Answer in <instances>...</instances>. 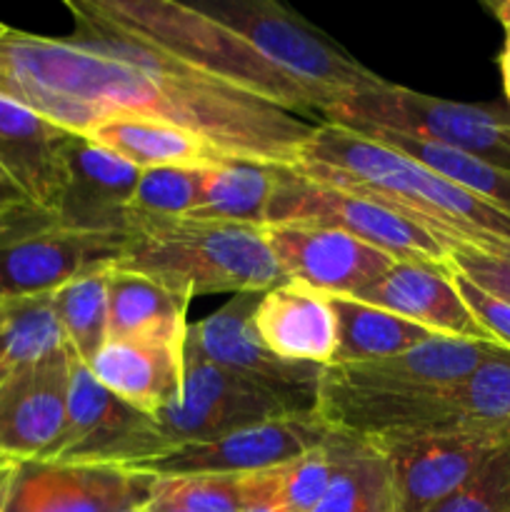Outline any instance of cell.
<instances>
[{
	"instance_id": "obj_1",
	"label": "cell",
	"mask_w": 510,
	"mask_h": 512,
	"mask_svg": "<svg viewBox=\"0 0 510 512\" xmlns=\"http://www.w3.org/2000/svg\"><path fill=\"white\" fill-rule=\"evenodd\" d=\"M65 10L68 38L0 35V98L80 138L108 120L145 118L190 130L233 160L298 163L315 123L133 38L85 0H65Z\"/></svg>"
},
{
	"instance_id": "obj_2",
	"label": "cell",
	"mask_w": 510,
	"mask_h": 512,
	"mask_svg": "<svg viewBox=\"0 0 510 512\" xmlns=\"http://www.w3.org/2000/svg\"><path fill=\"white\" fill-rule=\"evenodd\" d=\"M293 173L375 200L448 245L510 260V215L408 155L335 123H315Z\"/></svg>"
},
{
	"instance_id": "obj_3",
	"label": "cell",
	"mask_w": 510,
	"mask_h": 512,
	"mask_svg": "<svg viewBox=\"0 0 510 512\" xmlns=\"http://www.w3.org/2000/svg\"><path fill=\"white\" fill-rule=\"evenodd\" d=\"M113 270L143 275L193 300L263 295L285 283L263 228L195 218L130 225Z\"/></svg>"
},
{
	"instance_id": "obj_4",
	"label": "cell",
	"mask_w": 510,
	"mask_h": 512,
	"mask_svg": "<svg viewBox=\"0 0 510 512\" xmlns=\"http://www.w3.org/2000/svg\"><path fill=\"white\" fill-rule=\"evenodd\" d=\"M95 15L193 68L243 88L298 118L320 123V105L228 25L178 0H85Z\"/></svg>"
},
{
	"instance_id": "obj_5",
	"label": "cell",
	"mask_w": 510,
	"mask_h": 512,
	"mask_svg": "<svg viewBox=\"0 0 510 512\" xmlns=\"http://www.w3.org/2000/svg\"><path fill=\"white\" fill-rule=\"evenodd\" d=\"M193 5L228 25L268 63L308 90L320 105V120L343 100L385 80L275 0H200Z\"/></svg>"
},
{
	"instance_id": "obj_6",
	"label": "cell",
	"mask_w": 510,
	"mask_h": 512,
	"mask_svg": "<svg viewBox=\"0 0 510 512\" xmlns=\"http://www.w3.org/2000/svg\"><path fill=\"white\" fill-rule=\"evenodd\" d=\"M320 123L418 138L510 170V108L500 105L433 98L383 80L335 105Z\"/></svg>"
},
{
	"instance_id": "obj_7",
	"label": "cell",
	"mask_w": 510,
	"mask_h": 512,
	"mask_svg": "<svg viewBox=\"0 0 510 512\" xmlns=\"http://www.w3.org/2000/svg\"><path fill=\"white\" fill-rule=\"evenodd\" d=\"M315 393L275 388L225 370L190 353L183 345L180 390L158 415L155 428L165 448L218 438L248 425L313 413Z\"/></svg>"
},
{
	"instance_id": "obj_8",
	"label": "cell",
	"mask_w": 510,
	"mask_h": 512,
	"mask_svg": "<svg viewBox=\"0 0 510 512\" xmlns=\"http://www.w3.org/2000/svg\"><path fill=\"white\" fill-rule=\"evenodd\" d=\"M280 223L340 230L383 250L400 263L448 268L445 245L413 220L375 200L303 178L288 168L275 170V190L265 225Z\"/></svg>"
},
{
	"instance_id": "obj_9",
	"label": "cell",
	"mask_w": 510,
	"mask_h": 512,
	"mask_svg": "<svg viewBox=\"0 0 510 512\" xmlns=\"http://www.w3.org/2000/svg\"><path fill=\"white\" fill-rule=\"evenodd\" d=\"M313 413L333 433L365 440L443 433L485 435L470 420L460 383L445 388H370L340 383L320 373Z\"/></svg>"
},
{
	"instance_id": "obj_10",
	"label": "cell",
	"mask_w": 510,
	"mask_h": 512,
	"mask_svg": "<svg viewBox=\"0 0 510 512\" xmlns=\"http://www.w3.org/2000/svg\"><path fill=\"white\" fill-rule=\"evenodd\" d=\"M333 435L315 413L268 420L208 440L170 445L123 470L148 478H188V475H250L275 470Z\"/></svg>"
},
{
	"instance_id": "obj_11",
	"label": "cell",
	"mask_w": 510,
	"mask_h": 512,
	"mask_svg": "<svg viewBox=\"0 0 510 512\" xmlns=\"http://www.w3.org/2000/svg\"><path fill=\"white\" fill-rule=\"evenodd\" d=\"M160 450L165 443L155 420L103 388L93 370L73 355L63 433L43 460L125 468Z\"/></svg>"
},
{
	"instance_id": "obj_12",
	"label": "cell",
	"mask_w": 510,
	"mask_h": 512,
	"mask_svg": "<svg viewBox=\"0 0 510 512\" xmlns=\"http://www.w3.org/2000/svg\"><path fill=\"white\" fill-rule=\"evenodd\" d=\"M153 478L118 465L15 460L0 512H120L150 500Z\"/></svg>"
},
{
	"instance_id": "obj_13",
	"label": "cell",
	"mask_w": 510,
	"mask_h": 512,
	"mask_svg": "<svg viewBox=\"0 0 510 512\" xmlns=\"http://www.w3.org/2000/svg\"><path fill=\"white\" fill-rule=\"evenodd\" d=\"M123 235L83 233L53 223L0 240V298H40L83 275L110 270Z\"/></svg>"
},
{
	"instance_id": "obj_14",
	"label": "cell",
	"mask_w": 510,
	"mask_h": 512,
	"mask_svg": "<svg viewBox=\"0 0 510 512\" xmlns=\"http://www.w3.org/2000/svg\"><path fill=\"white\" fill-rule=\"evenodd\" d=\"M263 233L285 280L325 295L353 298L398 263L353 235L318 225H263Z\"/></svg>"
},
{
	"instance_id": "obj_15",
	"label": "cell",
	"mask_w": 510,
	"mask_h": 512,
	"mask_svg": "<svg viewBox=\"0 0 510 512\" xmlns=\"http://www.w3.org/2000/svg\"><path fill=\"white\" fill-rule=\"evenodd\" d=\"M510 438L443 433L375 440L388 453L400 512H430L463 488L485 460Z\"/></svg>"
},
{
	"instance_id": "obj_16",
	"label": "cell",
	"mask_w": 510,
	"mask_h": 512,
	"mask_svg": "<svg viewBox=\"0 0 510 512\" xmlns=\"http://www.w3.org/2000/svg\"><path fill=\"white\" fill-rule=\"evenodd\" d=\"M70 368L73 353L63 345L0 385V455L48 458L68 413Z\"/></svg>"
},
{
	"instance_id": "obj_17",
	"label": "cell",
	"mask_w": 510,
	"mask_h": 512,
	"mask_svg": "<svg viewBox=\"0 0 510 512\" xmlns=\"http://www.w3.org/2000/svg\"><path fill=\"white\" fill-rule=\"evenodd\" d=\"M255 303L258 295H233V300H228L223 308L210 313L200 323L188 325L185 350L200 355L208 363L275 388L315 393L323 368L288 363L270 353L255 333Z\"/></svg>"
},
{
	"instance_id": "obj_18",
	"label": "cell",
	"mask_w": 510,
	"mask_h": 512,
	"mask_svg": "<svg viewBox=\"0 0 510 512\" xmlns=\"http://www.w3.org/2000/svg\"><path fill=\"white\" fill-rule=\"evenodd\" d=\"M65 163L68 183L53 215L55 223L83 233L125 235L130 200L143 170L80 135H70Z\"/></svg>"
},
{
	"instance_id": "obj_19",
	"label": "cell",
	"mask_w": 510,
	"mask_h": 512,
	"mask_svg": "<svg viewBox=\"0 0 510 512\" xmlns=\"http://www.w3.org/2000/svg\"><path fill=\"white\" fill-rule=\"evenodd\" d=\"M70 135L33 110L0 98V175L48 215H55L68 183Z\"/></svg>"
},
{
	"instance_id": "obj_20",
	"label": "cell",
	"mask_w": 510,
	"mask_h": 512,
	"mask_svg": "<svg viewBox=\"0 0 510 512\" xmlns=\"http://www.w3.org/2000/svg\"><path fill=\"white\" fill-rule=\"evenodd\" d=\"M360 303L388 310L435 335L493 343L460 298L448 268L418 263H393L388 273L353 295ZM495 345V343H493Z\"/></svg>"
},
{
	"instance_id": "obj_21",
	"label": "cell",
	"mask_w": 510,
	"mask_h": 512,
	"mask_svg": "<svg viewBox=\"0 0 510 512\" xmlns=\"http://www.w3.org/2000/svg\"><path fill=\"white\" fill-rule=\"evenodd\" d=\"M253 325L265 348L288 363L328 368L338 353L333 303L298 280H285L258 295Z\"/></svg>"
},
{
	"instance_id": "obj_22",
	"label": "cell",
	"mask_w": 510,
	"mask_h": 512,
	"mask_svg": "<svg viewBox=\"0 0 510 512\" xmlns=\"http://www.w3.org/2000/svg\"><path fill=\"white\" fill-rule=\"evenodd\" d=\"M185 333L108 340L88 368L103 388L153 418L180 390Z\"/></svg>"
},
{
	"instance_id": "obj_23",
	"label": "cell",
	"mask_w": 510,
	"mask_h": 512,
	"mask_svg": "<svg viewBox=\"0 0 510 512\" xmlns=\"http://www.w3.org/2000/svg\"><path fill=\"white\" fill-rule=\"evenodd\" d=\"M500 345L478 340L435 335L428 343L405 353L370 363L328 365L323 373L340 383L370 385V388H445L468 378Z\"/></svg>"
},
{
	"instance_id": "obj_24",
	"label": "cell",
	"mask_w": 510,
	"mask_h": 512,
	"mask_svg": "<svg viewBox=\"0 0 510 512\" xmlns=\"http://www.w3.org/2000/svg\"><path fill=\"white\" fill-rule=\"evenodd\" d=\"M85 138L98 148L118 155L125 163L135 165L138 170H213L233 160L190 130L145 118L108 120L90 130Z\"/></svg>"
},
{
	"instance_id": "obj_25",
	"label": "cell",
	"mask_w": 510,
	"mask_h": 512,
	"mask_svg": "<svg viewBox=\"0 0 510 512\" xmlns=\"http://www.w3.org/2000/svg\"><path fill=\"white\" fill-rule=\"evenodd\" d=\"M193 298L173 293L155 280L108 270V340L180 335L188 330Z\"/></svg>"
},
{
	"instance_id": "obj_26",
	"label": "cell",
	"mask_w": 510,
	"mask_h": 512,
	"mask_svg": "<svg viewBox=\"0 0 510 512\" xmlns=\"http://www.w3.org/2000/svg\"><path fill=\"white\" fill-rule=\"evenodd\" d=\"M328 298L338 318V353L333 365L383 360L435 338V333L423 325L410 323L388 310L373 308L345 295H328Z\"/></svg>"
},
{
	"instance_id": "obj_27",
	"label": "cell",
	"mask_w": 510,
	"mask_h": 512,
	"mask_svg": "<svg viewBox=\"0 0 510 512\" xmlns=\"http://www.w3.org/2000/svg\"><path fill=\"white\" fill-rule=\"evenodd\" d=\"M275 170L245 160H228L218 168L203 170V195L188 218L263 228L273 200Z\"/></svg>"
},
{
	"instance_id": "obj_28",
	"label": "cell",
	"mask_w": 510,
	"mask_h": 512,
	"mask_svg": "<svg viewBox=\"0 0 510 512\" xmlns=\"http://www.w3.org/2000/svg\"><path fill=\"white\" fill-rule=\"evenodd\" d=\"M313 512H400L388 453L375 440L345 435L338 473Z\"/></svg>"
},
{
	"instance_id": "obj_29",
	"label": "cell",
	"mask_w": 510,
	"mask_h": 512,
	"mask_svg": "<svg viewBox=\"0 0 510 512\" xmlns=\"http://www.w3.org/2000/svg\"><path fill=\"white\" fill-rule=\"evenodd\" d=\"M348 130H355V133L365 135V138L378 140V143L408 155L415 163L425 165V168H430L433 173L453 180L460 188L470 190L473 195L483 198L485 203L495 205V208L503 210L505 215H510V170L498 168V165L493 163H485V160L470 158V155L450 150L445 148V145L425 143V140L418 138H405V135L385 133V130L375 128Z\"/></svg>"
},
{
	"instance_id": "obj_30",
	"label": "cell",
	"mask_w": 510,
	"mask_h": 512,
	"mask_svg": "<svg viewBox=\"0 0 510 512\" xmlns=\"http://www.w3.org/2000/svg\"><path fill=\"white\" fill-rule=\"evenodd\" d=\"M63 345L50 295L0 303V385Z\"/></svg>"
},
{
	"instance_id": "obj_31",
	"label": "cell",
	"mask_w": 510,
	"mask_h": 512,
	"mask_svg": "<svg viewBox=\"0 0 510 512\" xmlns=\"http://www.w3.org/2000/svg\"><path fill=\"white\" fill-rule=\"evenodd\" d=\"M63 343L80 363L90 365L108 343V270L83 275L50 295Z\"/></svg>"
},
{
	"instance_id": "obj_32",
	"label": "cell",
	"mask_w": 510,
	"mask_h": 512,
	"mask_svg": "<svg viewBox=\"0 0 510 512\" xmlns=\"http://www.w3.org/2000/svg\"><path fill=\"white\" fill-rule=\"evenodd\" d=\"M203 195V170H143L128 210V228L135 223L188 218Z\"/></svg>"
},
{
	"instance_id": "obj_33",
	"label": "cell",
	"mask_w": 510,
	"mask_h": 512,
	"mask_svg": "<svg viewBox=\"0 0 510 512\" xmlns=\"http://www.w3.org/2000/svg\"><path fill=\"white\" fill-rule=\"evenodd\" d=\"M345 435L333 433L323 445L308 450L300 458L280 465V495L283 503L293 512H313L323 495L328 493L335 473H338L340 458H343Z\"/></svg>"
},
{
	"instance_id": "obj_34",
	"label": "cell",
	"mask_w": 510,
	"mask_h": 512,
	"mask_svg": "<svg viewBox=\"0 0 510 512\" xmlns=\"http://www.w3.org/2000/svg\"><path fill=\"white\" fill-rule=\"evenodd\" d=\"M430 512H510V440H505L483 468Z\"/></svg>"
},
{
	"instance_id": "obj_35",
	"label": "cell",
	"mask_w": 510,
	"mask_h": 512,
	"mask_svg": "<svg viewBox=\"0 0 510 512\" xmlns=\"http://www.w3.org/2000/svg\"><path fill=\"white\" fill-rule=\"evenodd\" d=\"M153 493L183 512H240V475H188L153 480Z\"/></svg>"
},
{
	"instance_id": "obj_36",
	"label": "cell",
	"mask_w": 510,
	"mask_h": 512,
	"mask_svg": "<svg viewBox=\"0 0 510 512\" xmlns=\"http://www.w3.org/2000/svg\"><path fill=\"white\" fill-rule=\"evenodd\" d=\"M448 268L498 298L510 300V260L465 245H448Z\"/></svg>"
},
{
	"instance_id": "obj_37",
	"label": "cell",
	"mask_w": 510,
	"mask_h": 512,
	"mask_svg": "<svg viewBox=\"0 0 510 512\" xmlns=\"http://www.w3.org/2000/svg\"><path fill=\"white\" fill-rule=\"evenodd\" d=\"M450 278H453L455 288H458L460 298L468 305L470 313L475 315L480 325H483L485 333L490 335L495 345L510 350V300L498 298V295L488 293L480 285L470 283L468 278H463L460 273L450 270Z\"/></svg>"
},
{
	"instance_id": "obj_38",
	"label": "cell",
	"mask_w": 510,
	"mask_h": 512,
	"mask_svg": "<svg viewBox=\"0 0 510 512\" xmlns=\"http://www.w3.org/2000/svg\"><path fill=\"white\" fill-rule=\"evenodd\" d=\"M53 220V215L35 208L18 188H13L0 175V240L10 238L15 233H23V230L38 228V225L53 223Z\"/></svg>"
},
{
	"instance_id": "obj_39",
	"label": "cell",
	"mask_w": 510,
	"mask_h": 512,
	"mask_svg": "<svg viewBox=\"0 0 510 512\" xmlns=\"http://www.w3.org/2000/svg\"><path fill=\"white\" fill-rule=\"evenodd\" d=\"M240 512H293L280 495L278 468L240 475Z\"/></svg>"
},
{
	"instance_id": "obj_40",
	"label": "cell",
	"mask_w": 510,
	"mask_h": 512,
	"mask_svg": "<svg viewBox=\"0 0 510 512\" xmlns=\"http://www.w3.org/2000/svg\"><path fill=\"white\" fill-rule=\"evenodd\" d=\"M498 70H500V80H503L505 100H508V108H510V28L505 30L503 48H500L498 53Z\"/></svg>"
},
{
	"instance_id": "obj_41",
	"label": "cell",
	"mask_w": 510,
	"mask_h": 512,
	"mask_svg": "<svg viewBox=\"0 0 510 512\" xmlns=\"http://www.w3.org/2000/svg\"><path fill=\"white\" fill-rule=\"evenodd\" d=\"M145 510L148 512H183L178 505H173L170 500L160 498V495L153 493V490H150V500L145 503Z\"/></svg>"
},
{
	"instance_id": "obj_42",
	"label": "cell",
	"mask_w": 510,
	"mask_h": 512,
	"mask_svg": "<svg viewBox=\"0 0 510 512\" xmlns=\"http://www.w3.org/2000/svg\"><path fill=\"white\" fill-rule=\"evenodd\" d=\"M488 8H490V13L495 15V20L503 25V30H508L510 28V0H498V3H490Z\"/></svg>"
},
{
	"instance_id": "obj_43",
	"label": "cell",
	"mask_w": 510,
	"mask_h": 512,
	"mask_svg": "<svg viewBox=\"0 0 510 512\" xmlns=\"http://www.w3.org/2000/svg\"><path fill=\"white\" fill-rule=\"evenodd\" d=\"M15 460L8 458V455H0V505H3V495H5V485H8L10 470H13Z\"/></svg>"
},
{
	"instance_id": "obj_44",
	"label": "cell",
	"mask_w": 510,
	"mask_h": 512,
	"mask_svg": "<svg viewBox=\"0 0 510 512\" xmlns=\"http://www.w3.org/2000/svg\"><path fill=\"white\" fill-rule=\"evenodd\" d=\"M120 512H148V510H145V503H143V505H133V508H125Z\"/></svg>"
},
{
	"instance_id": "obj_45",
	"label": "cell",
	"mask_w": 510,
	"mask_h": 512,
	"mask_svg": "<svg viewBox=\"0 0 510 512\" xmlns=\"http://www.w3.org/2000/svg\"><path fill=\"white\" fill-rule=\"evenodd\" d=\"M5 30H8V25H5V23H3V20H0V35H3V33H5Z\"/></svg>"
},
{
	"instance_id": "obj_46",
	"label": "cell",
	"mask_w": 510,
	"mask_h": 512,
	"mask_svg": "<svg viewBox=\"0 0 510 512\" xmlns=\"http://www.w3.org/2000/svg\"><path fill=\"white\" fill-rule=\"evenodd\" d=\"M0 303H3V298H0Z\"/></svg>"
}]
</instances>
